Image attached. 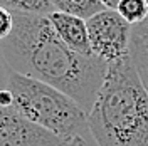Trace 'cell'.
<instances>
[{
	"label": "cell",
	"mask_w": 148,
	"mask_h": 146,
	"mask_svg": "<svg viewBox=\"0 0 148 146\" xmlns=\"http://www.w3.org/2000/svg\"><path fill=\"white\" fill-rule=\"evenodd\" d=\"M52 29L57 37L64 42L69 49L83 55H92L89 47V37L86 29V20L74 15H67L62 12H52L47 15Z\"/></svg>",
	"instance_id": "6"
},
{
	"label": "cell",
	"mask_w": 148,
	"mask_h": 146,
	"mask_svg": "<svg viewBox=\"0 0 148 146\" xmlns=\"http://www.w3.org/2000/svg\"><path fill=\"white\" fill-rule=\"evenodd\" d=\"M12 29H14V15L0 7V42L10 35Z\"/></svg>",
	"instance_id": "11"
},
{
	"label": "cell",
	"mask_w": 148,
	"mask_h": 146,
	"mask_svg": "<svg viewBox=\"0 0 148 146\" xmlns=\"http://www.w3.org/2000/svg\"><path fill=\"white\" fill-rule=\"evenodd\" d=\"M54 12H62L83 20L91 18L106 9L99 0H51Z\"/></svg>",
	"instance_id": "8"
},
{
	"label": "cell",
	"mask_w": 148,
	"mask_h": 146,
	"mask_svg": "<svg viewBox=\"0 0 148 146\" xmlns=\"http://www.w3.org/2000/svg\"><path fill=\"white\" fill-rule=\"evenodd\" d=\"M130 57L148 92V17L131 29Z\"/></svg>",
	"instance_id": "7"
},
{
	"label": "cell",
	"mask_w": 148,
	"mask_h": 146,
	"mask_svg": "<svg viewBox=\"0 0 148 146\" xmlns=\"http://www.w3.org/2000/svg\"><path fill=\"white\" fill-rule=\"evenodd\" d=\"M0 50L12 72L56 87L76 101L86 114L108 69V64L96 55L69 49L42 15H14V29L0 42Z\"/></svg>",
	"instance_id": "1"
},
{
	"label": "cell",
	"mask_w": 148,
	"mask_h": 146,
	"mask_svg": "<svg viewBox=\"0 0 148 146\" xmlns=\"http://www.w3.org/2000/svg\"><path fill=\"white\" fill-rule=\"evenodd\" d=\"M114 10L130 25H136L148 17V2L147 0H120Z\"/></svg>",
	"instance_id": "10"
},
{
	"label": "cell",
	"mask_w": 148,
	"mask_h": 146,
	"mask_svg": "<svg viewBox=\"0 0 148 146\" xmlns=\"http://www.w3.org/2000/svg\"><path fill=\"white\" fill-rule=\"evenodd\" d=\"M89 47L92 55L111 64L130 54L131 29L114 9H104L86 20Z\"/></svg>",
	"instance_id": "4"
},
{
	"label": "cell",
	"mask_w": 148,
	"mask_h": 146,
	"mask_svg": "<svg viewBox=\"0 0 148 146\" xmlns=\"http://www.w3.org/2000/svg\"><path fill=\"white\" fill-rule=\"evenodd\" d=\"M12 108L56 136L69 139L89 131L88 114L64 92L37 79L12 72L9 81Z\"/></svg>",
	"instance_id": "3"
},
{
	"label": "cell",
	"mask_w": 148,
	"mask_h": 146,
	"mask_svg": "<svg viewBox=\"0 0 148 146\" xmlns=\"http://www.w3.org/2000/svg\"><path fill=\"white\" fill-rule=\"evenodd\" d=\"M99 2H101L106 9H116V5H118L120 0H99Z\"/></svg>",
	"instance_id": "14"
},
{
	"label": "cell",
	"mask_w": 148,
	"mask_h": 146,
	"mask_svg": "<svg viewBox=\"0 0 148 146\" xmlns=\"http://www.w3.org/2000/svg\"><path fill=\"white\" fill-rule=\"evenodd\" d=\"M10 67L7 65L5 62V57L2 54V50H0V92L3 91V89H7L9 87V81H10Z\"/></svg>",
	"instance_id": "12"
},
{
	"label": "cell",
	"mask_w": 148,
	"mask_h": 146,
	"mask_svg": "<svg viewBox=\"0 0 148 146\" xmlns=\"http://www.w3.org/2000/svg\"><path fill=\"white\" fill-rule=\"evenodd\" d=\"M0 7L12 15H42L52 14L51 0H0Z\"/></svg>",
	"instance_id": "9"
},
{
	"label": "cell",
	"mask_w": 148,
	"mask_h": 146,
	"mask_svg": "<svg viewBox=\"0 0 148 146\" xmlns=\"http://www.w3.org/2000/svg\"><path fill=\"white\" fill-rule=\"evenodd\" d=\"M88 128L99 146H148V92L130 54L108 64Z\"/></svg>",
	"instance_id": "2"
},
{
	"label": "cell",
	"mask_w": 148,
	"mask_h": 146,
	"mask_svg": "<svg viewBox=\"0 0 148 146\" xmlns=\"http://www.w3.org/2000/svg\"><path fill=\"white\" fill-rule=\"evenodd\" d=\"M62 141L24 118L15 108H0V146H59Z\"/></svg>",
	"instance_id": "5"
},
{
	"label": "cell",
	"mask_w": 148,
	"mask_h": 146,
	"mask_svg": "<svg viewBox=\"0 0 148 146\" xmlns=\"http://www.w3.org/2000/svg\"><path fill=\"white\" fill-rule=\"evenodd\" d=\"M59 146H88V145L81 136H74V138H69V139H64Z\"/></svg>",
	"instance_id": "13"
}]
</instances>
